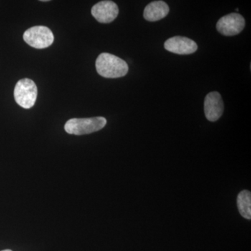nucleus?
I'll use <instances>...</instances> for the list:
<instances>
[{
  "label": "nucleus",
  "instance_id": "f257e3e1",
  "mask_svg": "<svg viewBox=\"0 0 251 251\" xmlns=\"http://www.w3.org/2000/svg\"><path fill=\"white\" fill-rule=\"evenodd\" d=\"M96 69L99 75L107 78L125 76L128 72V64L125 60L107 52L99 54L96 60Z\"/></svg>",
  "mask_w": 251,
  "mask_h": 251
},
{
  "label": "nucleus",
  "instance_id": "f03ea898",
  "mask_svg": "<svg viewBox=\"0 0 251 251\" xmlns=\"http://www.w3.org/2000/svg\"><path fill=\"white\" fill-rule=\"evenodd\" d=\"M107 120L103 117L91 118H74L67 122L64 129L69 134L77 135L90 134L101 130L106 125Z\"/></svg>",
  "mask_w": 251,
  "mask_h": 251
},
{
  "label": "nucleus",
  "instance_id": "7ed1b4c3",
  "mask_svg": "<svg viewBox=\"0 0 251 251\" xmlns=\"http://www.w3.org/2000/svg\"><path fill=\"white\" fill-rule=\"evenodd\" d=\"M37 87L34 81L24 78L20 80L14 89V99L16 103L25 109L34 106L37 98Z\"/></svg>",
  "mask_w": 251,
  "mask_h": 251
},
{
  "label": "nucleus",
  "instance_id": "20e7f679",
  "mask_svg": "<svg viewBox=\"0 0 251 251\" xmlns=\"http://www.w3.org/2000/svg\"><path fill=\"white\" fill-rule=\"evenodd\" d=\"M23 39L31 47L43 49L52 45L54 35L49 27L34 26L25 31L23 34Z\"/></svg>",
  "mask_w": 251,
  "mask_h": 251
},
{
  "label": "nucleus",
  "instance_id": "39448f33",
  "mask_svg": "<svg viewBox=\"0 0 251 251\" xmlns=\"http://www.w3.org/2000/svg\"><path fill=\"white\" fill-rule=\"evenodd\" d=\"M245 24V19L242 15L232 13L220 18L216 23V29L222 35L235 36L243 31Z\"/></svg>",
  "mask_w": 251,
  "mask_h": 251
},
{
  "label": "nucleus",
  "instance_id": "423d86ee",
  "mask_svg": "<svg viewBox=\"0 0 251 251\" xmlns=\"http://www.w3.org/2000/svg\"><path fill=\"white\" fill-rule=\"evenodd\" d=\"M206 118L210 122H216L222 116L224 104L221 94L218 92H209L206 96L204 103Z\"/></svg>",
  "mask_w": 251,
  "mask_h": 251
},
{
  "label": "nucleus",
  "instance_id": "0eeeda50",
  "mask_svg": "<svg viewBox=\"0 0 251 251\" xmlns=\"http://www.w3.org/2000/svg\"><path fill=\"white\" fill-rule=\"evenodd\" d=\"M167 50L177 54L194 53L198 50V45L192 39L184 36H176L170 38L164 43Z\"/></svg>",
  "mask_w": 251,
  "mask_h": 251
},
{
  "label": "nucleus",
  "instance_id": "6e6552de",
  "mask_svg": "<svg viewBox=\"0 0 251 251\" xmlns=\"http://www.w3.org/2000/svg\"><path fill=\"white\" fill-rule=\"evenodd\" d=\"M92 14L99 23H110L118 16V6L112 1H101L92 7Z\"/></svg>",
  "mask_w": 251,
  "mask_h": 251
},
{
  "label": "nucleus",
  "instance_id": "1a4fd4ad",
  "mask_svg": "<svg viewBox=\"0 0 251 251\" xmlns=\"http://www.w3.org/2000/svg\"><path fill=\"white\" fill-rule=\"evenodd\" d=\"M169 12V6L165 1H153L147 5L143 16L146 21L155 22L166 17Z\"/></svg>",
  "mask_w": 251,
  "mask_h": 251
},
{
  "label": "nucleus",
  "instance_id": "9d476101",
  "mask_svg": "<svg viewBox=\"0 0 251 251\" xmlns=\"http://www.w3.org/2000/svg\"><path fill=\"white\" fill-rule=\"evenodd\" d=\"M237 206L241 216L244 219H251V193L247 190L241 191L238 195Z\"/></svg>",
  "mask_w": 251,
  "mask_h": 251
},
{
  "label": "nucleus",
  "instance_id": "9b49d317",
  "mask_svg": "<svg viewBox=\"0 0 251 251\" xmlns=\"http://www.w3.org/2000/svg\"><path fill=\"white\" fill-rule=\"evenodd\" d=\"M1 251H12L11 250H9V249H6V250Z\"/></svg>",
  "mask_w": 251,
  "mask_h": 251
}]
</instances>
